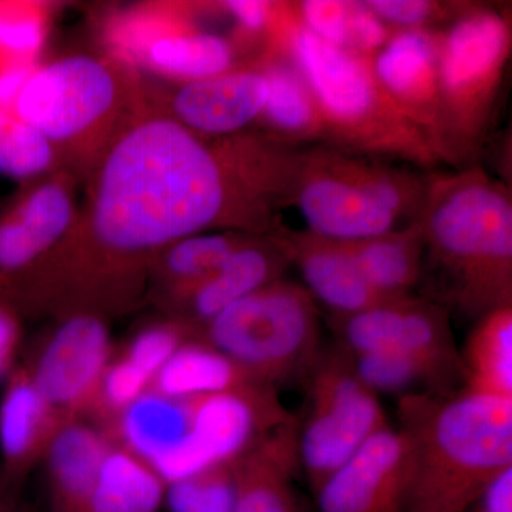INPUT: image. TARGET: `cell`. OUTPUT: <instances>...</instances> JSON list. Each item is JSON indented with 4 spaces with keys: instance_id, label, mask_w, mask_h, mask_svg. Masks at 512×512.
I'll use <instances>...</instances> for the list:
<instances>
[{
    "instance_id": "8d00e7d4",
    "label": "cell",
    "mask_w": 512,
    "mask_h": 512,
    "mask_svg": "<svg viewBox=\"0 0 512 512\" xmlns=\"http://www.w3.org/2000/svg\"><path fill=\"white\" fill-rule=\"evenodd\" d=\"M221 9L237 23L242 37H264L265 43L274 23L276 3L264 0H228Z\"/></svg>"
},
{
    "instance_id": "3957f363",
    "label": "cell",
    "mask_w": 512,
    "mask_h": 512,
    "mask_svg": "<svg viewBox=\"0 0 512 512\" xmlns=\"http://www.w3.org/2000/svg\"><path fill=\"white\" fill-rule=\"evenodd\" d=\"M399 416L412 451L404 512H470L512 468V400L409 393Z\"/></svg>"
},
{
    "instance_id": "7a4b0ae2",
    "label": "cell",
    "mask_w": 512,
    "mask_h": 512,
    "mask_svg": "<svg viewBox=\"0 0 512 512\" xmlns=\"http://www.w3.org/2000/svg\"><path fill=\"white\" fill-rule=\"evenodd\" d=\"M424 241L423 276L444 308L481 318L512 306L511 190L481 168L427 174L417 214Z\"/></svg>"
},
{
    "instance_id": "f546056e",
    "label": "cell",
    "mask_w": 512,
    "mask_h": 512,
    "mask_svg": "<svg viewBox=\"0 0 512 512\" xmlns=\"http://www.w3.org/2000/svg\"><path fill=\"white\" fill-rule=\"evenodd\" d=\"M49 26L42 3L0 2V70L36 66Z\"/></svg>"
},
{
    "instance_id": "83f0119b",
    "label": "cell",
    "mask_w": 512,
    "mask_h": 512,
    "mask_svg": "<svg viewBox=\"0 0 512 512\" xmlns=\"http://www.w3.org/2000/svg\"><path fill=\"white\" fill-rule=\"evenodd\" d=\"M167 484L146 461L111 443L101 460L90 512H158Z\"/></svg>"
},
{
    "instance_id": "5bb4252c",
    "label": "cell",
    "mask_w": 512,
    "mask_h": 512,
    "mask_svg": "<svg viewBox=\"0 0 512 512\" xmlns=\"http://www.w3.org/2000/svg\"><path fill=\"white\" fill-rule=\"evenodd\" d=\"M410 474L409 441L384 427L320 485L319 512H404Z\"/></svg>"
},
{
    "instance_id": "cb8c5ba5",
    "label": "cell",
    "mask_w": 512,
    "mask_h": 512,
    "mask_svg": "<svg viewBox=\"0 0 512 512\" xmlns=\"http://www.w3.org/2000/svg\"><path fill=\"white\" fill-rule=\"evenodd\" d=\"M345 245L366 281L384 299L413 295L423 282L424 241L417 218L402 228Z\"/></svg>"
},
{
    "instance_id": "52a82bcc",
    "label": "cell",
    "mask_w": 512,
    "mask_h": 512,
    "mask_svg": "<svg viewBox=\"0 0 512 512\" xmlns=\"http://www.w3.org/2000/svg\"><path fill=\"white\" fill-rule=\"evenodd\" d=\"M440 160L460 164L484 141L511 56V19L464 6L440 29Z\"/></svg>"
},
{
    "instance_id": "9c48e42d",
    "label": "cell",
    "mask_w": 512,
    "mask_h": 512,
    "mask_svg": "<svg viewBox=\"0 0 512 512\" xmlns=\"http://www.w3.org/2000/svg\"><path fill=\"white\" fill-rule=\"evenodd\" d=\"M309 414L298 431L299 464L313 493L356 451L389 426L379 394L357 377L352 357L320 353L312 366Z\"/></svg>"
},
{
    "instance_id": "9a60e30c",
    "label": "cell",
    "mask_w": 512,
    "mask_h": 512,
    "mask_svg": "<svg viewBox=\"0 0 512 512\" xmlns=\"http://www.w3.org/2000/svg\"><path fill=\"white\" fill-rule=\"evenodd\" d=\"M439 32L396 30L370 63L383 92L426 137L441 163Z\"/></svg>"
},
{
    "instance_id": "5b68a950",
    "label": "cell",
    "mask_w": 512,
    "mask_h": 512,
    "mask_svg": "<svg viewBox=\"0 0 512 512\" xmlns=\"http://www.w3.org/2000/svg\"><path fill=\"white\" fill-rule=\"evenodd\" d=\"M151 92L134 67L110 55L82 53L39 64L13 111L50 141L67 171L84 180Z\"/></svg>"
},
{
    "instance_id": "4dcf8cb0",
    "label": "cell",
    "mask_w": 512,
    "mask_h": 512,
    "mask_svg": "<svg viewBox=\"0 0 512 512\" xmlns=\"http://www.w3.org/2000/svg\"><path fill=\"white\" fill-rule=\"evenodd\" d=\"M350 357L357 377L376 394L403 392L417 383L433 384L437 389L443 386L429 366L399 350H376Z\"/></svg>"
},
{
    "instance_id": "603a6c76",
    "label": "cell",
    "mask_w": 512,
    "mask_h": 512,
    "mask_svg": "<svg viewBox=\"0 0 512 512\" xmlns=\"http://www.w3.org/2000/svg\"><path fill=\"white\" fill-rule=\"evenodd\" d=\"M248 232L215 231L191 235L161 251L148 271L147 298L161 309L214 274Z\"/></svg>"
},
{
    "instance_id": "7402d4cb",
    "label": "cell",
    "mask_w": 512,
    "mask_h": 512,
    "mask_svg": "<svg viewBox=\"0 0 512 512\" xmlns=\"http://www.w3.org/2000/svg\"><path fill=\"white\" fill-rule=\"evenodd\" d=\"M111 441L82 420L56 434L43 461L49 484V512H90L94 485Z\"/></svg>"
},
{
    "instance_id": "f1b7e54d",
    "label": "cell",
    "mask_w": 512,
    "mask_h": 512,
    "mask_svg": "<svg viewBox=\"0 0 512 512\" xmlns=\"http://www.w3.org/2000/svg\"><path fill=\"white\" fill-rule=\"evenodd\" d=\"M66 170L56 148L13 109L0 106V173L26 183Z\"/></svg>"
},
{
    "instance_id": "74e56055",
    "label": "cell",
    "mask_w": 512,
    "mask_h": 512,
    "mask_svg": "<svg viewBox=\"0 0 512 512\" xmlns=\"http://www.w3.org/2000/svg\"><path fill=\"white\" fill-rule=\"evenodd\" d=\"M20 318L22 316L12 306L0 301V379L15 367L13 362L22 338Z\"/></svg>"
},
{
    "instance_id": "f35d334b",
    "label": "cell",
    "mask_w": 512,
    "mask_h": 512,
    "mask_svg": "<svg viewBox=\"0 0 512 512\" xmlns=\"http://www.w3.org/2000/svg\"><path fill=\"white\" fill-rule=\"evenodd\" d=\"M470 512H512V468L494 481Z\"/></svg>"
},
{
    "instance_id": "30bf717a",
    "label": "cell",
    "mask_w": 512,
    "mask_h": 512,
    "mask_svg": "<svg viewBox=\"0 0 512 512\" xmlns=\"http://www.w3.org/2000/svg\"><path fill=\"white\" fill-rule=\"evenodd\" d=\"M184 400L187 434L150 466L167 485L231 463L269 431L295 419L269 384Z\"/></svg>"
},
{
    "instance_id": "d4e9b609",
    "label": "cell",
    "mask_w": 512,
    "mask_h": 512,
    "mask_svg": "<svg viewBox=\"0 0 512 512\" xmlns=\"http://www.w3.org/2000/svg\"><path fill=\"white\" fill-rule=\"evenodd\" d=\"M234 43L217 33L197 29L192 22L170 30L148 47L140 69L175 83L211 79L237 69Z\"/></svg>"
},
{
    "instance_id": "e0dca14e",
    "label": "cell",
    "mask_w": 512,
    "mask_h": 512,
    "mask_svg": "<svg viewBox=\"0 0 512 512\" xmlns=\"http://www.w3.org/2000/svg\"><path fill=\"white\" fill-rule=\"evenodd\" d=\"M288 259L271 234H249L214 274L164 309L190 338L228 306L276 279L284 278Z\"/></svg>"
},
{
    "instance_id": "836d02e7",
    "label": "cell",
    "mask_w": 512,
    "mask_h": 512,
    "mask_svg": "<svg viewBox=\"0 0 512 512\" xmlns=\"http://www.w3.org/2000/svg\"><path fill=\"white\" fill-rule=\"evenodd\" d=\"M293 13L313 36L349 52L355 2L346 0H303L292 3Z\"/></svg>"
},
{
    "instance_id": "e575fe53",
    "label": "cell",
    "mask_w": 512,
    "mask_h": 512,
    "mask_svg": "<svg viewBox=\"0 0 512 512\" xmlns=\"http://www.w3.org/2000/svg\"><path fill=\"white\" fill-rule=\"evenodd\" d=\"M187 339L191 338L178 323L167 320L140 330L128 343L126 352L121 357L140 369L153 382L157 373Z\"/></svg>"
},
{
    "instance_id": "8992f818",
    "label": "cell",
    "mask_w": 512,
    "mask_h": 512,
    "mask_svg": "<svg viewBox=\"0 0 512 512\" xmlns=\"http://www.w3.org/2000/svg\"><path fill=\"white\" fill-rule=\"evenodd\" d=\"M427 175L329 144L299 148L289 207L306 231L335 241L386 234L416 220Z\"/></svg>"
},
{
    "instance_id": "7c38bea8",
    "label": "cell",
    "mask_w": 512,
    "mask_h": 512,
    "mask_svg": "<svg viewBox=\"0 0 512 512\" xmlns=\"http://www.w3.org/2000/svg\"><path fill=\"white\" fill-rule=\"evenodd\" d=\"M113 360L106 319L96 315L59 320L28 369L37 390L63 424L93 413L104 373Z\"/></svg>"
},
{
    "instance_id": "ba28073f",
    "label": "cell",
    "mask_w": 512,
    "mask_h": 512,
    "mask_svg": "<svg viewBox=\"0 0 512 512\" xmlns=\"http://www.w3.org/2000/svg\"><path fill=\"white\" fill-rule=\"evenodd\" d=\"M194 339L275 387L315 365L320 355L318 303L305 286L276 279L228 306Z\"/></svg>"
},
{
    "instance_id": "d6986e66",
    "label": "cell",
    "mask_w": 512,
    "mask_h": 512,
    "mask_svg": "<svg viewBox=\"0 0 512 512\" xmlns=\"http://www.w3.org/2000/svg\"><path fill=\"white\" fill-rule=\"evenodd\" d=\"M63 426L37 390L28 366L13 367L0 400V477L19 491Z\"/></svg>"
},
{
    "instance_id": "ffe728a7",
    "label": "cell",
    "mask_w": 512,
    "mask_h": 512,
    "mask_svg": "<svg viewBox=\"0 0 512 512\" xmlns=\"http://www.w3.org/2000/svg\"><path fill=\"white\" fill-rule=\"evenodd\" d=\"M299 424L293 419L269 431L232 461V512H303L293 488L298 473Z\"/></svg>"
},
{
    "instance_id": "ab89813d",
    "label": "cell",
    "mask_w": 512,
    "mask_h": 512,
    "mask_svg": "<svg viewBox=\"0 0 512 512\" xmlns=\"http://www.w3.org/2000/svg\"><path fill=\"white\" fill-rule=\"evenodd\" d=\"M0 512H26L23 504L19 500V491L10 487L2 477H0Z\"/></svg>"
},
{
    "instance_id": "484cf974",
    "label": "cell",
    "mask_w": 512,
    "mask_h": 512,
    "mask_svg": "<svg viewBox=\"0 0 512 512\" xmlns=\"http://www.w3.org/2000/svg\"><path fill=\"white\" fill-rule=\"evenodd\" d=\"M256 384L266 383L259 382L204 340L187 339L154 377L150 390L168 399L184 400L247 389Z\"/></svg>"
},
{
    "instance_id": "8fae6325",
    "label": "cell",
    "mask_w": 512,
    "mask_h": 512,
    "mask_svg": "<svg viewBox=\"0 0 512 512\" xmlns=\"http://www.w3.org/2000/svg\"><path fill=\"white\" fill-rule=\"evenodd\" d=\"M333 328L349 355L394 349L429 366L441 382L461 373L450 315L427 296H404L348 316H332Z\"/></svg>"
},
{
    "instance_id": "2e32d148",
    "label": "cell",
    "mask_w": 512,
    "mask_h": 512,
    "mask_svg": "<svg viewBox=\"0 0 512 512\" xmlns=\"http://www.w3.org/2000/svg\"><path fill=\"white\" fill-rule=\"evenodd\" d=\"M266 96L268 84L258 64L198 82L157 87L165 113L205 137H229L248 131L258 123Z\"/></svg>"
},
{
    "instance_id": "d590c367",
    "label": "cell",
    "mask_w": 512,
    "mask_h": 512,
    "mask_svg": "<svg viewBox=\"0 0 512 512\" xmlns=\"http://www.w3.org/2000/svg\"><path fill=\"white\" fill-rule=\"evenodd\" d=\"M366 6L393 30H436L440 22H451L464 8L458 3L431 0H366Z\"/></svg>"
},
{
    "instance_id": "ac0fdd59",
    "label": "cell",
    "mask_w": 512,
    "mask_h": 512,
    "mask_svg": "<svg viewBox=\"0 0 512 512\" xmlns=\"http://www.w3.org/2000/svg\"><path fill=\"white\" fill-rule=\"evenodd\" d=\"M271 237L288 264L301 272L306 291L332 316H348L392 301L369 285L345 242L319 237L306 229L293 231L284 225L272 231Z\"/></svg>"
},
{
    "instance_id": "1f68e13d",
    "label": "cell",
    "mask_w": 512,
    "mask_h": 512,
    "mask_svg": "<svg viewBox=\"0 0 512 512\" xmlns=\"http://www.w3.org/2000/svg\"><path fill=\"white\" fill-rule=\"evenodd\" d=\"M231 463L167 485L165 501L170 511L232 512L235 481Z\"/></svg>"
},
{
    "instance_id": "6da1fadb",
    "label": "cell",
    "mask_w": 512,
    "mask_h": 512,
    "mask_svg": "<svg viewBox=\"0 0 512 512\" xmlns=\"http://www.w3.org/2000/svg\"><path fill=\"white\" fill-rule=\"evenodd\" d=\"M299 148L262 131L205 137L165 113L153 87L90 165L76 220L13 286L25 315L130 311L161 251L202 232L269 234L289 207Z\"/></svg>"
},
{
    "instance_id": "d6a6232c",
    "label": "cell",
    "mask_w": 512,
    "mask_h": 512,
    "mask_svg": "<svg viewBox=\"0 0 512 512\" xmlns=\"http://www.w3.org/2000/svg\"><path fill=\"white\" fill-rule=\"evenodd\" d=\"M151 379L124 357L111 360L100 383L93 414L107 421V427L150 390ZM107 429V430H109Z\"/></svg>"
},
{
    "instance_id": "44dd1931",
    "label": "cell",
    "mask_w": 512,
    "mask_h": 512,
    "mask_svg": "<svg viewBox=\"0 0 512 512\" xmlns=\"http://www.w3.org/2000/svg\"><path fill=\"white\" fill-rule=\"evenodd\" d=\"M258 66L268 84L262 133L285 146L325 144V131L315 99L295 64L285 53L265 49Z\"/></svg>"
},
{
    "instance_id": "4fadbf2b",
    "label": "cell",
    "mask_w": 512,
    "mask_h": 512,
    "mask_svg": "<svg viewBox=\"0 0 512 512\" xmlns=\"http://www.w3.org/2000/svg\"><path fill=\"white\" fill-rule=\"evenodd\" d=\"M79 181L67 170L26 181L0 212V296L66 237L79 208Z\"/></svg>"
},
{
    "instance_id": "277c9868",
    "label": "cell",
    "mask_w": 512,
    "mask_h": 512,
    "mask_svg": "<svg viewBox=\"0 0 512 512\" xmlns=\"http://www.w3.org/2000/svg\"><path fill=\"white\" fill-rule=\"evenodd\" d=\"M266 43V49L285 53L308 84L322 119L325 144L416 167L439 165L426 137L377 83L370 57L313 36L298 22L289 3H276Z\"/></svg>"
},
{
    "instance_id": "4316f807",
    "label": "cell",
    "mask_w": 512,
    "mask_h": 512,
    "mask_svg": "<svg viewBox=\"0 0 512 512\" xmlns=\"http://www.w3.org/2000/svg\"><path fill=\"white\" fill-rule=\"evenodd\" d=\"M460 359L464 389L512 400V306L477 319Z\"/></svg>"
}]
</instances>
